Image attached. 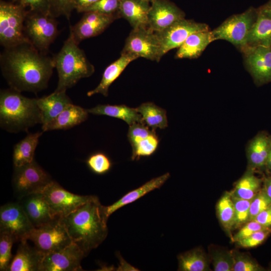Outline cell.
I'll list each match as a JSON object with an SVG mask.
<instances>
[{
	"mask_svg": "<svg viewBox=\"0 0 271 271\" xmlns=\"http://www.w3.org/2000/svg\"><path fill=\"white\" fill-rule=\"evenodd\" d=\"M98 0H74V9L79 13H83L85 10L93 5Z\"/></svg>",
	"mask_w": 271,
	"mask_h": 271,
	"instance_id": "cell-47",
	"label": "cell"
},
{
	"mask_svg": "<svg viewBox=\"0 0 271 271\" xmlns=\"http://www.w3.org/2000/svg\"><path fill=\"white\" fill-rule=\"evenodd\" d=\"M253 220L265 228H271V205L259 213Z\"/></svg>",
	"mask_w": 271,
	"mask_h": 271,
	"instance_id": "cell-46",
	"label": "cell"
},
{
	"mask_svg": "<svg viewBox=\"0 0 271 271\" xmlns=\"http://www.w3.org/2000/svg\"><path fill=\"white\" fill-rule=\"evenodd\" d=\"M88 116L86 109L71 103L54 120L42 126L43 131L55 129H67L85 121Z\"/></svg>",
	"mask_w": 271,
	"mask_h": 271,
	"instance_id": "cell-27",
	"label": "cell"
},
{
	"mask_svg": "<svg viewBox=\"0 0 271 271\" xmlns=\"http://www.w3.org/2000/svg\"><path fill=\"white\" fill-rule=\"evenodd\" d=\"M269 270H271V264L269 265Z\"/></svg>",
	"mask_w": 271,
	"mask_h": 271,
	"instance_id": "cell-52",
	"label": "cell"
},
{
	"mask_svg": "<svg viewBox=\"0 0 271 271\" xmlns=\"http://www.w3.org/2000/svg\"><path fill=\"white\" fill-rule=\"evenodd\" d=\"M35 227L19 202L9 203L0 208V233L12 235L16 241L28 240Z\"/></svg>",
	"mask_w": 271,
	"mask_h": 271,
	"instance_id": "cell-11",
	"label": "cell"
},
{
	"mask_svg": "<svg viewBox=\"0 0 271 271\" xmlns=\"http://www.w3.org/2000/svg\"><path fill=\"white\" fill-rule=\"evenodd\" d=\"M138 58L134 55L121 53L120 56L116 60L105 68L100 83L94 89L87 92V96H91L100 93L107 96L109 86L120 76L127 66Z\"/></svg>",
	"mask_w": 271,
	"mask_h": 271,
	"instance_id": "cell-25",
	"label": "cell"
},
{
	"mask_svg": "<svg viewBox=\"0 0 271 271\" xmlns=\"http://www.w3.org/2000/svg\"><path fill=\"white\" fill-rule=\"evenodd\" d=\"M127 136L132 149V160L150 156L158 147L159 140L155 130L150 129L144 123L129 125Z\"/></svg>",
	"mask_w": 271,
	"mask_h": 271,
	"instance_id": "cell-18",
	"label": "cell"
},
{
	"mask_svg": "<svg viewBox=\"0 0 271 271\" xmlns=\"http://www.w3.org/2000/svg\"><path fill=\"white\" fill-rule=\"evenodd\" d=\"M271 47V46H270Z\"/></svg>",
	"mask_w": 271,
	"mask_h": 271,
	"instance_id": "cell-55",
	"label": "cell"
},
{
	"mask_svg": "<svg viewBox=\"0 0 271 271\" xmlns=\"http://www.w3.org/2000/svg\"><path fill=\"white\" fill-rule=\"evenodd\" d=\"M15 239L11 235L0 233V270L8 271L12 260V247Z\"/></svg>",
	"mask_w": 271,
	"mask_h": 271,
	"instance_id": "cell-37",
	"label": "cell"
},
{
	"mask_svg": "<svg viewBox=\"0 0 271 271\" xmlns=\"http://www.w3.org/2000/svg\"><path fill=\"white\" fill-rule=\"evenodd\" d=\"M264 170L267 175H271V143L265 165Z\"/></svg>",
	"mask_w": 271,
	"mask_h": 271,
	"instance_id": "cell-50",
	"label": "cell"
},
{
	"mask_svg": "<svg viewBox=\"0 0 271 271\" xmlns=\"http://www.w3.org/2000/svg\"><path fill=\"white\" fill-rule=\"evenodd\" d=\"M210 30L208 25L183 19L166 29L155 32L158 37L163 56L170 50L179 48L191 34L199 31Z\"/></svg>",
	"mask_w": 271,
	"mask_h": 271,
	"instance_id": "cell-13",
	"label": "cell"
},
{
	"mask_svg": "<svg viewBox=\"0 0 271 271\" xmlns=\"http://www.w3.org/2000/svg\"><path fill=\"white\" fill-rule=\"evenodd\" d=\"M178 270L207 271L210 270L209 257L200 247L194 248L178 256Z\"/></svg>",
	"mask_w": 271,
	"mask_h": 271,
	"instance_id": "cell-32",
	"label": "cell"
},
{
	"mask_svg": "<svg viewBox=\"0 0 271 271\" xmlns=\"http://www.w3.org/2000/svg\"><path fill=\"white\" fill-rule=\"evenodd\" d=\"M150 6V2L145 0H120L118 15L133 29L147 27Z\"/></svg>",
	"mask_w": 271,
	"mask_h": 271,
	"instance_id": "cell-26",
	"label": "cell"
},
{
	"mask_svg": "<svg viewBox=\"0 0 271 271\" xmlns=\"http://www.w3.org/2000/svg\"><path fill=\"white\" fill-rule=\"evenodd\" d=\"M121 53L159 62L163 57L156 33L147 27L133 29L127 37Z\"/></svg>",
	"mask_w": 271,
	"mask_h": 271,
	"instance_id": "cell-10",
	"label": "cell"
},
{
	"mask_svg": "<svg viewBox=\"0 0 271 271\" xmlns=\"http://www.w3.org/2000/svg\"><path fill=\"white\" fill-rule=\"evenodd\" d=\"M118 258L120 261V263L116 270H138L135 267L128 264L120 255L118 254Z\"/></svg>",
	"mask_w": 271,
	"mask_h": 271,
	"instance_id": "cell-49",
	"label": "cell"
},
{
	"mask_svg": "<svg viewBox=\"0 0 271 271\" xmlns=\"http://www.w3.org/2000/svg\"><path fill=\"white\" fill-rule=\"evenodd\" d=\"M266 7L271 10V0H269L264 5Z\"/></svg>",
	"mask_w": 271,
	"mask_h": 271,
	"instance_id": "cell-51",
	"label": "cell"
},
{
	"mask_svg": "<svg viewBox=\"0 0 271 271\" xmlns=\"http://www.w3.org/2000/svg\"><path fill=\"white\" fill-rule=\"evenodd\" d=\"M262 188L271 199V175L267 176L263 178Z\"/></svg>",
	"mask_w": 271,
	"mask_h": 271,
	"instance_id": "cell-48",
	"label": "cell"
},
{
	"mask_svg": "<svg viewBox=\"0 0 271 271\" xmlns=\"http://www.w3.org/2000/svg\"><path fill=\"white\" fill-rule=\"evenodd\" d=\"M0 67L10 88L36 93L47 87L55 65L53 57L26 42L4 48Z\"/></svg>",
	"mask_w": 271,
	"mask_h": 271,
	"instance_id": "cell-1",
	"label": "cell"
},
{
	"mask_svg": "<svg viewBox=\"0 0 271 271\" xmlns=\"http://www.w3.org/2000/svg\"><path fill=\"white\" fill-rule=\"evenodd\" d=\"M53 57L58 76L56 91H66L81 79L91 76L94 66L70 34L60 51Z\"/></svg>",
	"mask_w": 271,
	"mask_h": 271,
	"instance_id": "cell-4",
	"label": "cell"
},
{
	"mask_svg": "<svg viewBox=\"0 0 271 271\" xmlns=\"http://www.w3.org/2000/svg\"><path fill=\"white\" fill-rule=\"evenodd\" d=\"M56 217H64L93 198L73 194L53 181L42 192Z\"/></svg>",
	"mask_w": 271,
	"mask_h": 271,
	"instance_id": "cell-12",
	"label": "cell"
},
{
	"mask_svg": "<svg viewBox=\"0 0 271 271\" xmlns=\"http://www.w3.org/2000/svg\"><path fill=\"white\" fill-rule=\"evenodd\" d=\"M53 181L50 176L34 160L28 164L14 167L13 186L18 199L41 193Z\"/></svg>",
	"mask_w": 271,
	"mask_h": 271,
	"instance_id": "cell-9",
	"label": "cell"
},
{
	"mask_svg": "<svg viewBox=\"0 0 271 271\" xmlns=\"http://www.w3.org/2000/svg\"><path fill=\"white\" fill-rule=\"evenodd\" d=\"M17 3L34 12L50 13L49 0H17Z\"/></svg>",
	"mask_w": 271,
	"mask_h": 271,
	"instance_id": "cell-45",
	"label": "cell"
},
{
	"mask_svg": "<svg viewBox=\"0 0 271 271\" xmlns=\"http://www.w3.org/2000/svg\"><path fill=\"white\" fill-rule=\"evenodd\" d=\"M89 168L94 173L103 174L111 169L112 163L104 153L96 152L90 155L86 161Z\"/></svg>",
	"mask_w": 271,
	"mask_h": 271,
	"instance_id": "cell-39",
	"label": "cell"
},
{
	"mask_svg": "<svg viewBox=\"0 0 271 271\" xmlns=\"http://www.w3.org/2000/svg\"><path fill=\"white\" fill-rule=\"evenodd\" d=\"M271 205V199L262 187L251 200L249 207V221L253 220L259 213Z\"/></svg>",
	"mask_w": 271,
	"mask_h": 271,
	"instance_id": "cell-40",
	"label": "cell"
},
{
	"mask_svg": "<svg viewBox=\"0 0 271 271\" xmlns=\"http://www.w3.org/2000/svg\"><path fill=\"white\" fill-rule=\"evenodd\" d=\"M27 240L20 241L8 271H39L43 256L35 247L29 245Z\"/></svg>",
	"mask_w": 271,
	"mask_h": 271,
	"instance_id": "cell-22",
	"label": "cell"
},
{
	"mask_svg": "<svg viewBox=\"0 0 271 271\" xmlns=\"http://www.w3.org/2000/svg\"><path fill=\"white\" fill-rule=\"evenodd\" d=\"M257 46H271V10L264 5L257 8V18L249 33L244 49Z\"/></svg>",
	"mask_w": 271,
	"mask_h": 271,
	"instance_id": "cell-20",
	"label": "cell"
},
{
	"mask_svg": "<svg viewBox=\"0 0 271 271\" xmlns=\"http://www.w3.org/2000/svg\"><path fill=\"white\" fill-rule=\"evenodd\" d=\"M50 13L55 18L63 16L68 20L74 10V0H49Z\"/></svg>",
	"mask_w": 271,
	"mask_h": 271,
	"instance_id": "cell-42",
	"label": "cell"
},
{
	"mask_svg": "<svg viewBox=\"0 0 271 271\" xmlns=\"http://www.w3.org/2000/svg\"><path fill=\"white\" fill-rule=\"evenodd\" d=\"M13 2H15L17 0H12Z\"/></svg>",
	"mask_w": 271,
	"mask_h": 271,
	"instance_id": "cell-54",
	"label": "cell"
},
{
	"mask_svg": "<svg viewBox=\"0 0 271 271\" xmlns=\"http://www.w3.org/2000/svg\"><path fill=\"white\" fill-rule=\"evenodd\" d=\"M28 11L17 2L0 1V44L4 48L30 42L24 33Z\"/></svg>",
	"mask_w": 271,
	"mask_h": 271,
	"instance_id": "cell-5",
	"label": "cell"
},
{
	"mask_svg": "<svg viewBox=\"0 0 271 271\" xmlns=\"http://www.w3.org/2000/svg\"><path fill=\"white\" fill-rule=\"evenodd\" d=\"M214 41L211 31L195 32L186 39L176 54L178 59H195L199 57L206 47Z\"/></svg>",
	"mask_w": 271,
	"mask_h": 271,
	"instance_id": "cell-28",
	"label": "cell"
},
{
	"mask_svg": "<svg viewBox=\"0 0 271 271\" xmlns=\"http://www.w3.org/2000/svg\"><path fill=\"white\" fill-rule=\"evenodd\" d=\"M38 123L42 124L37 98L24 96L12 88L0 93L1 127L10 132L28 131Z\"/></svg>",
	"mask_w": 271,
	"mask_h": 271,
	"instance_id": "cell-3",
	"label": "cell"
},
{
	"mask_svg": "<svg viewBox=\"0 0 271 271\" xmlns=\"http://www.w3.org/2000/svg\"><path fill=\"white\" fill-rule=\"evenodd\" d=\"M151 2L148 28L155 32H161L185 19V13L169 0H152Z\"/></svg>",
	"mask_w": 271,
	"mask_h": 271,
	"instance_id": "cell-16",
	"label": "cell"
},
{
	"mask_svg": "<svg viewBox=\"0 0 271 271\" xmlns=\"http://www.w3.org/2000/svg\"><path fill=\"white\" fill-rule=\"evenodd\" d=\"M116 15H108L96 12L84 13L81 19L70 27V34L78 44L83 40L102 33L116 19Z\"/></svg>",
	"mask_w": 271,
	"mask_h": 271,
	"instance_id": "cell-17",
	"label": "cell"
},
{
	"mask_svg": "<svg viewBox=\"0 0 271 271\" xmlns=\"http://www.w3.org/2000/svg\"><path fill=\"white\" fill-rule=\"evenodd\" d=\"M271 233V228H264L257 231L248 237L236 242L239 247L251 248L261 244Z\"/></svg>",
	"mask_w": 271,
	"mask_h": 271,
	"instance_id": "cell-43",
	"label": "cell"
},
{
	"mask_svg": "<svg viewBox=\"0 0 271 271\" xmlns=\"http://www.w3.org/2000/svg\"><path fill=\"white\" fill-rule=\"evenodd\" d=\"M254 172L247 169L230 191L232 196L251 200L258 193L262 188L263 179L256 176Z\"/></svg>",
	"mask_w": 271,
	"mask_h": 271,
	"instance_id": "cell-31",
	"label": "cell"
},
{
	"mask_svg": "<svg viewBox=\"0 0 271 271\" xmlns=\"http://www.w3.org/2000/svg\"><path fill=\"white\" fill-rule=\"evenodd\" d=\"M145 1H148L149 2H151L152 0H145Z\"/></svg>",
	"mask_w": 271,
	"mask_h": 271,
	"instance_id": "cell-53",
	"label": "cell"
},
{
	"mask_svg": "<svg viewBox=\"0 0 271 271\" xmlns=\"http://www.w3.org/2000/svg\"><path fill=\"white\" fill-rule=\"evenodd\" d=\"M257 16V9L252 7L241 14L230 16L211 31L214 41H227L242 51L246 47L247 37Z\"/></svg>",
	"mask_w": 271,
	"mask_h": 271,
	"instance_id": "cell-6",
	"label": "cell"
},
{
	"mask_svg": "<svg viewBox=\"0 0 271 271\" xmlns=\"http://www.w3.org/2000/svg\"><path fill=\"white\" fill-rule=\"evenodd\" d=\"M72 103L66 91H56L37 98L40 109L42 126L54 120L69 104Z\"/></svg>",
	"mask_w": 271,
	"mask_h": 271,
	"instance_id": "cell-24",
	"label": "cell"
},
{
	"mask_svg": "<svg viewBox=\"0 0 271 271\" xmlns=\"http://www.w3.org/2000/svg\"><path fill=\"white\" fill-rule=\"evenodd\" d=\"M120 0H98L93 5L87 8L83 13L96 12L108 15H118Z\"/></svg>",
	"mask_w": 271,
	"mask_h": 271,
	"instance_id": "cell-41",
	"label": "cell"
},
{
	"mask_svg": "<svg viewBox=\"0 0 271 271\" xmlns=\"http://www.w3.org/2000/svg\"><path fill=\"white\" fill-rule=\"evenodd\" d=\"M264 228H266L254 220L248 221L241 227L236 233L231 237V241L235 243L241 239L249 236L253 233Z\"/></svg>",
	"mask_w": 271,
	"mask_h": 271,
	"instance_id": "cell-44",
	"label": "cell"
},
{
	"mask_svg": "<svg viewBox=\"0 0 271 271\" xmlns=\"http://www.w3.org/2000/svg\"><path fill=\"white\" fill-rule=\"evenodd\" d=\"M234 264L233 271H263L264 268L248 254L231 250Z\"/></svg>",
	"mask_w": 271,
	"mask_h": 271,
	"instance_id": "cell-36",
	"label": "cell"
},
{
	"mask_svg": "<svg viewBox=\"0 0 271 271\" xmlns=\"http://www.w3.org/2000/svg\"><path fill=\"white\" fill-rule=\"evenodd\" d=\"M58 23L50 14L28 10L24 33L30 42L39 51L46 53L58 35Z\"/></svg>",
	"mask_w": 271,
	"mask_h": 271,
	"instance_id": "cell-7",
	"label": "cell"
},
{
	"mask_svg": "<svg viewBox=\"0 0 271 271\" xmlns=\"http://www.w3.org/2000/svg\"><path fill=\"white\" fill-rule=\"evenodd\" d=\"M86 110L88 113L93 114L107 115L119 118L129 125L136 123H143L142 115L136 108L129 107L123 104H98Z\"/></svg>",
	"mask_w": 271,
	"mask_h": 271,
	"instance_id": "cell-29",
	"label": "cell"
},
{
	"mask_svg": "<svg viewBox=\"0 0 271 271\" xmlns=\"http://www.w3.org/2000/svg\"><path fill=\"white\" fill-rule=\"evenodd\" d=\"M73 243L86 256L106 238L108 229L102 205L97 197L60 218Z\"/></svg>",
	"mask_w": 271,
	"mask_h": 271,
	"instance_id": "cell-2",
	"label": "cell"
},
{
	"mask_svg": "<svg viewBox=\"0 0 271 271\" xmlns=\"http://www.w3.org/2000/svg\"><path fill=\"white\" fill-rule=\"evenodd\" d=\"M170 176V174L166 173L154 178L140 187L128 192L112 204L107 206H103L106 218L108 219V217L118 209L137 201L150 192L160 188Z\"/></svg>",
	"mask_w": 271,
	"mask_h": 271,
	"instance_id": "cell-21",
	"label": "cell"
},
{
	"mask_svg": "<svg viewBox=\"0 0 271 271\" xmlns=\"http://www.w3.org/2000/svg\"><path fill=\"white\" fill-rule=\"evenodd\" d=\"M248 71L258 86L271 82V47L246 48L242 51Z\"/></svg>",
	"mask_w": 271,
	"mask_h": 271,
	"instance_id": "cell-15",
	"label": "cell"
},
{
	"mask_svg": "<svg viewBox=\"0 0 271 271\" xmlns=\"http://www.w3.org/2000/svg\"><path fill=\"white\" fill-rule=\"evenodd\" d=\"M19 200L35 228L44 225L58 218L54 214L42 192L27 195Z\"/></svg>",
	"mask_w": 271,
	"mask_h": 271,
	"instance_id": "cell-19",
	"label": "cell"
},
{
	"mask_svg": "<svg viewBox=\"0 0 271 271\" xmlns=\"http://www.w3.org/2000/svg\"><path fill=\"white\" fill-rule=\"evenodd\" d=\"M216 211L219 220L231 238L234 225V207L230 192H225L218 200Z\"/></svg>",
	"mask_w": 271,
	"mask_h": 271,
	"instance_id": "cell-34",
	"label": "cell"
},
{
	"mask_svg": "<svg viewBox=\"0 0 271 271\" xmlns=\"http://www.w3.org/2000/svg\"><path fill=\"white\" fill-rule=\"evenodd\" d=\"M271 143V135L260 132L249 143L246 149L248 169L254 172L264 170Z\"/></svg>",
	"mask_w": 271,
	"mask_h": 271,
	"instance_id": "cell-23",
	"label": "cell"
},
{
	"mask_svg": "<svg viewBox=\"0 0 271 271\" xmlns=\"http://www.w3.org/2000/svg\"><path fill=\"white\" fill-rule=\"evenodd\" d=\"M142 115L143 122L152 129H165L168 126L166 110L153 102L143 103L136 108Z\"/></svg>",
	"mask_w": 271,
	"mask_h": 271,
	"instance_id": "cell-33",
	"label": "cell"
},
{
	"mask_svg": "<svg viewBox=\"0 0 271 271\" xmlns=\"http://www.w3.org/2000/svg\"><path fill=\"white\" fill-rule=\"evenodd\" d=\"M42 132L29 133L14 147L13 163L14 167H20L32 162L35 150L38 145Z\"/></svg>",
	"mask_w": 271,
	"mask_h": 271,
	"instance_id": "cell-30",
	"label": "cell"
},
{
	"mask_svg": "<svg viewBox=\"0 0 271 271\" xmlns=\"http://www.w3.org/2000/svg\"><path fill=\"white\" fill-rule=\"evenodd\" d=\"M232 198L234 207V228H240L249 221L251 200L240 199L232 196Z\"/></svg>",
	"mask_w": 271,
	"mask_h": 271,
	"instance_id": "cell-38",
	"label": "cell"
},
{
	"mask_svg": "<svg viewBox=\"0 0 271 271\" xmlns=\"http://www.w3.org/2000/svg\"><path fill=\"white\" fill-rule=\"evenodd\" d=\"M28 240L43 256L60 250L73 242L60 218H57L41 226L34 228Z\"/></svg>",
	"mask_w": 271,
	"mask_h": 271,
	"instance_id": "cell-8",
	"label": "cell"
},
{
	"mask_svg": "<svg viewBox=\"0 0 271 271\" xmlns=\"http://www.w3.org/2000/svg\"><path fill=\"white\" fill-rule=\"evenodd\" d=\"M209 257L215 271H233L234 260L231 250L214 245L209 247Z\"/></svg>",
	"mask_w": 271,
	"mask_h": 271,
	"instance_id": "cell-35",
	"label": "cell"
},
{
	"mask_svg": "<svg viewBox=\"0 0 271 271\" xmlns=\"http://www.w3.org/2000/svg\"><path fill=\"white\" fill-rule=\"evenodd\" d=\"M86 256L75 243L43 256L39 271L82 270V259Z\"/></svg>",
	"mask_w": 271,
	"mask_h": 271,
	"instance_id": "cell-14",
	"label": "cell"
}]
</instances>
